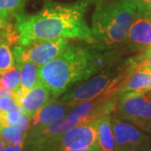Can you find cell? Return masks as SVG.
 <instances>
[{
    "mask_svg": "<svg viewBox=\"0 0 151 151\" xmlns=\"http://www.w3.org/2000/svg\"><path fill=\"white\" fill-rule=\"evenodd\" d=\"M19 35L9 23L8 26L0 29V76L15 65V60L11 46L19 45Z\"/></svg>",
    "mask_w": 151,
    "mask_h": 151,
    "instance_id": "cell-12",
    "label": "cell"
},
{
    "mask_svg": "<svg viewBox=\"0 0 151 151\" xmlns=\"http://www.w3.org/2000/svg\"><path fill=\"white\" fill-rule=\"evenodd\" d=\"M97 129V146L100 151H118L111 124V115L94 122Z\"/></svg>",
    "mask_w": 151,
    "mask_h": 151,
    "instance_id": "cell-15",
    "label": "cell"
},
{
    "mask_svg": "<svg viewBox=\"0 0 151 151\" xmlns=\"http://www.w3.org/2000/svg\"><path fill=\"white\" fill-rule=\"evenodd\" d=\"M70 44L67 39L61 38L39 41L26 46L15 45L13 48L15 65L19 66L25 61H31L39 67L43 66L62 54Z\"/></svg>",
    "mask_w": 151,
    "mask_h": 151,
    "instance_id": "cell-6",
    "label": "cell"
},
{
    "mask_svg": "<svg viewBox=\"0 0 151 151\" xmlns=\"http://www.w3.org/2000/svg\"><path fill=\"white\" fill-rule=\"evenodd\" d=\"M19 67H21L20 88L16 93H13L18 106L19 104L22 97L29 90L34 88L39 82V77H38L39 66L34 64L31 61H25L21 65H19Z\"/></svg>",
    "mask_w": 151,
    "mask_h": 151,
    "instance_id": "cell-16",
    "label": "cell"
},
{
    "mask_svg": "<svg viewBox=\"0 0 151 151\" xmlns=\"http://www.w3.org/2000/svg\"><path fill=\"white\" fill-rule=\"evenodd\" d=\"M97 144V129L95 123L79 124L73 126L55 141L51 148L55 151L60 149L83 150Z\"/></svg>",
    "mask_w": 151,
    "mask_h": 151,
    "instance_id": "cell-9",
    "label": "cell"
},
{
    "mask_svg": "<svg viewBox=\"0 0 151 151\" xmlns=\"http://www.w3.org/2000/svg\"><path fill=\"white\" fill-rule=\"evenodd\" d=\"M95 145L92 146L91 148H86V149H83V150H70V149H60L58 151H92Z\"/></svg>",
    "mask_w": 151,
    "mask_h": 151,
    "instance_id": "cell-24",
    "label": "cell"
},
{
    "mask_svg": "<svg viewBox=\"0 0 151 151\" xmlns=\"http://www.w3.org/2000/svg\"><path fill=\"white\" fill-rule=\"evenodd\" d=\"M89 3L88 0L75 3L50 2L35 14L22 13L16 17L14 25L19 37V45L26 46L61 38L92 44V30L86 20Z\"/></svg>",
    "mask_w": 151,
    "mask_h": 151,
    "instance_id": "cell-1",
    "label": "cell"
},
{
    "mask_svg": "<svg viewBox=\"0 0 151 151\" xmlns=\"http://www.w3.org/2000/svg\"><path fill=\"white\" fill-rule=\"evenodd\" d=\"M119 97L104 93L94 99L76 105L66 118L76 125L94 123L115 112Z\"/></svg>",
    "mask_w": 151,
    "mask_h": 151,
    "instance_id": "cell-7",
    "label": "cell"
},
{
    "mask_svg": "<svg viewBox=\"0 0 151 151\" xmlns=\"http://www.w3.org/2000/svg\"><path fill=\"white\" fill-rule=\"evenodd\" d=\"M113 50L97 48L92 44H70L62 54L38 68L39 81L48 88L55 100L77 82L86 81L115 65L118 55Z\"/></svg>",
    "mask_w": 151,
    "mask_h": 151,
    "instance_id": "cell-2",
    "label": "cell"
},
{
    "mask_svg": "<svg viewBox=\"0 0 151 151\" xmlns=\"http://www.w3.org/2000/svg\"><path fill=\"white\" fill-rule=\"evenodd\" d=\"M19 108L13 92L0 86V113H8Z\"/></svg>",
    "mask_w": 151,
    "mask_h": 151,
    "instance_id": "cell-20",
    "label": "cell"
},
{
    "mask_svg": "<svg viewBox=\"0 0 151 151\" xmlns=\"http://www.w3.org/2000/svg\"><path fill=\"white\" fill-rule=\"evenodd\" d=\"M114 139L118 151H151L150 139L134 125L111 116Z\"/></svg>",
    "mask_w": 151,
    "mask_h": 151,
    "instance_id": "cell-8",
    "label": "cell"
},
{
    "mask_svg": "<svg viewBox=\"0 0 151 151\" xmlns=\"http://www.w3.org/2000/svg\"><path fill=\"white\" fill-rule=\"evenodd\" d=\"M141 13L151 14V0H133Z\"/></svg>",
    "mask_w": 151,
    "mask_h": 151,
    "instance_id": "cell-22",
    "label": "cell"
},
{
    "mask_svg": "<svg viewBox=\"0 0 151 151\" xmlns=\"http://www.w3.org/2000/svg\"><path fill=\"white\" fill-rule=\"evenodd\" d=\"M115 112L119 119L151 133V91L122 94Z\"/></svg>",
    "mask_w": 151,
    "mask_h": 151,
    "instance_id": "cell-5",
    "label": "cell"
},
{
    "mask_svg": "<svg viewBox=\"0 0 151 151\" xmlns=\"http://www.w3.org/2000/svg\"><path fill=\"white\" fill-rule=\"evenodd\" d=\"M149 91H151V72L134 69L130 65L129 73L119 87V96L126 92H145Z\"/></svg>",
    "mask_w": 151,
    "mask_h": 151,
    "instance_id": "cell-14",
    "label": "cell"
},
{
    "mask_svg": "<svg viewBox=\"0 0 151 151\" xmlns=\"http://www.w3.org/2000/svg\"><path fill=\"white\" fill-rule=\"evenodd\" d=\"M2 151H15V148H14V145H11V144H9V143H6L4 148L3 149Z\"/></svg>",
    "mask_w": 151,
    "mask_h": 151,
    "instance_id": "cell-25",
    "label": "cell"
},
{
    "mask_svg": "<svg viewBox=\"0 0 151 151\" xmlns=\"http://www.w3.org/2000/svg\"><path fill=\"white\" fill-rule=\"evenodd\" d=\"M92 151H100L99 150H98V148H97V144H96V145H95V147H94V149H93V150Z\"/></svg>",
    "mask_w": 151,
    "mask_h": 151,
    "instance_id": "cell-28",
    "label": "cell"
},
{
    "mask_svg": "<svg viewBox=\"0 0 151 151\" xmlns=\"http://www.w3.org/2000/svg\"><path fill=\"white\" fill-rule=\"evenodd\" d=\"M140 11L133 0H97L92 18V35L97 48L114 50L127 40Z\"/></svg>",
    "mask_w": 151,
    "mask_h": 151,
    "instance_id": "cell-3",
    "label": "cell"
},
{
    "mask_svg": "<svg viewBox=\"0 0 151 151\" xmlns=\"http://www.w3.org/2000/svg\"><path fill=\"white\" fill-rule=\"evenodd\" d=\"M27 0H0V19L9 22L23 13Z\"/></svg>",
    "mask_w": 151,
    "mask_h": 151,
    "instance_id": "cell-17",
    "label": "cell"
},
{
    "mask_svg": "<svg viewBox=\"0 0 151 151\" xmlns=\"http://www.w3.org/2000/svg\"><path fill=\"white\" fill-rule=\"evenodd\" d=\"M9 23H10V22H6V21H4V20H2V19H0V29L7 27V26H8V24H9Z\"/></svg>",
    "mask_w": 151,
    "mask_h": 151,
    "instance_id": "cell-26",
    "label": "cell"
},
{
    "mask_svg": "<svg viewBox=\"0 0 151 151\" xmlns=\"http://www.w3.org/2000/svg\"><path fill=\"white\" fill-rule=\"evenodd\" d=\"M27 151H55L51 147L46 145H34L28 146Z\"/></svg>",
    "mask_w": 151,
    "mask_h": 151,
    "instance_id": "cell-23",
    "label": "cell"
},
{
    "mask_svg": "<svg viewBox=\"0 0 151 151\" xmlns=\"http://www.w3.org/2000/svg\"><path fill=\"white\" fill-rule=\"evenodd\" d=\"M74 107L69 102L52 100L34 115L30 122L31 128L43 127L64 119Z\"/></svg>",
    "mask_w": 151,
    "mask_h": 151,
    "instance_id": "cell-10",
    "label": "cell"
},
{
    "mask_svg": "<svg viewBox=\"0 0 151 151\" xmlns=\"http://www.w3.org/2000/svg\"><path fill=\"white\" fill-rule=\"evenodd\" d=\"M5 145H6L5 140H4V139L0 136V151L3 150V149L4 148Z\"/></svg>",
    "mask_w": 151,
    "mask_h": 151,
    "instance_id": "cell-27",
    "label": "cell"
},
{
    "mask_svg": "<svg viewBox=\"0 0 151 151\" xmlns=\"http://www.w3.org/2000/svg\"><path fill=\"white\" fill-rule=\"evenodd\" d=\"M127 40L134 48L151 45V14L141 13L131 26Z\"/></svg>",
    "mask_w": 151,
    "mask_h": 151,
    "instance_id": "cell-13",
    "label": "cell"
},
{
    "mask_svg": "<svg viewBox=\"0 0 151 151\" xmlns=\"http://www.w3.org/2000/svg\"><path fill=\"white\" fill-rule=\"evenodd\" d=\"M129 69V60L122 65H111L75 89L65 92L60 100L69 102L76 106L102 96L104 93L119 97V87Z\"/></svg>",
    "mask_w": 151,
    "mask_h": 151,
    "instance_id": "cell-4",
    "label": "cell"
},
{
    "mask_svg": "<svg viewBox=\"0 0 151 151\" xmlns=\"http://www.w3.org/2000/svg\"><path fill=\"white\" fill-rule=\"evenodd\" d=\"M132 68L145 70L151 72V45L144 54L129 60Z\"/></svg>",
    "mask_w": 151,
    "mask_h": 151,
    "instance_id": "cell-21",
    "label": "cell"
},
{
    "mask_svg": "<svg viewBox=\"0 0 151 151\" xmlns=\"http://www.w3.org/2000/svg\"><path fill=\"white\" fill-rule=\"evenodd\" d=\"M52 100L53 98L50 90L39 81L36 86L22 97L19 106L31 119L35 113Z\"/></svg>",
    "mask_w": 151,
    "mask_h": 151,
    "instance_id": "cell-11",
    "label": "cell"
},
{
    "mask_svg": "<svg viewBox=\"0 0 151 151\" xmlns=\"http://www.w3.org/2000/svg\"><path fill=\"white\" fill-rule=\"evenodd\" d=\"M27 134V133H24L15 127L0 126V136L5 140L6 143L14 145L20 143H25Z\"/></svg>",
    "mask_w": 151,
    "mask_h": 151,
    "instance_id": "cell-19",
    "label": "cell"
},
{
    "mask_svg": "<svg viewBox=\"0 0 151 151\" xmlns=\"http://www.w3.org/2000/svg\"><path fill=\"white\" fill-rule=\"evenodd\" d=\"M21 67L14 65L10 70L0 76V86H4L13 93H16L20 88Z\"/></svg>",
    "mask_w": 151,
    "mask_h": 151,
    "instance_id": "cell-18",
    "label": "cell"
}]
</instances>
